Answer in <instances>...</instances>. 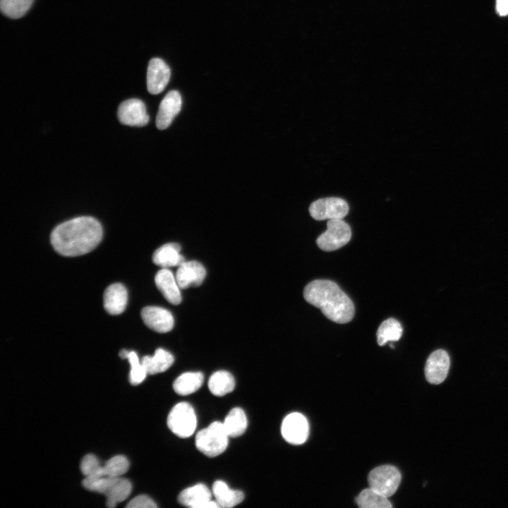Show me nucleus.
I'll list each match as a JSON object with an SVG mask.
<instances>
[{"mask_svg":"<svg viewBox=\"0 0 508 508\" xmlns=\"http://www.w3.org/2000/svg\"><path fill=\"white\" fill-rule=\"evenodd\" d=\"M281 432L284 439L289 443L301 445L308 437V423L301 413H291L283 420Z\"/></svg>","mask_w":508,"mask_h":508,"instance_id":"obj_8","label":"nucleus"},{"mask_svg":"<svg viewBox=\"0 0 508 508\" xmlns=\"http://www.w3.org/2000/svg\"><path fill=\"white\" fill-rule=\"evenodd\" d=\"M129 461L123 455H116L105 462L103 465L104 476L121 477L129 469Z\"/></svg>","mask_w":508,"mask_h":508,"instance_id":"obj_28","label":"nucleus"},{"mask_svg":"<svg viewBox=\"0 0 508 508\" xmlns=\"http://www.w3.org/2000/svg\"><path fill=\"white\" fill-rule=\"evenodd\" d=\"M235 387L233 375L226 370L214 373L208 381V387L211 393L222 397L232 392Z\"/></svg>","mask_w":508,"mask_h":508,"instance_id":"obj_22","label":"nucleus"},{"mask_svg":"<svg viewBox=\"0 0 508 508\" xmlns=\"http://www.w3.org/2000/svg\"><path fill=\"white\" fill-rule=\"evenodd\" d=\"M211 497L212 493L209 488L203 483H198L181 491L178 496V501L181 504L190 508L220 507Z\"/></svg>","mask_w":508,"mask_h":508,"instance_id":"obj_10","label":"nucleus"},{"mask_svg":"<svg viewBox=\"0 0 508 508\" xmlns=\"http://www.w3.org/2000/svg\"><path fill=\"white\" fill-rule=\"evenodd\" d=\"M171 353L163 349H157L154 356H145L142 358L141 363L149 375L162 373L169 369L174 363Z\"/></svg>","mask_w":508,"mask_h":508,"instance_id":"obj_20","label":"nucleus"},{"mask_svg":"<svg viewBox=\"0 0 508 508\" xmlns=\"http://www.w3.org/2000/svg\"><path fill=\"white\" fill-rule=\"evenodd\" d=\"M206 276L204 266L198 261H185L179 266L176 279L181 289L200 285Z\"/></svg>","mask_w":508,"mask_h":508,"instance_id":"obj_15","label":"nucleus"},{"mask_svg":"<svg viewBox=\"0 0 508 508\" xmlns=\"http://www.w3.org/2000/svg\"><path fill=\"white\" fill-rule=\"evenodd\" d=\"M212 494L220 507L230 508L240 504L244 499V494L238 490L229 488L222 480H216L212 485Z\"/></svg>","mask_w":508,"mask_h":508,"instance_id":"obj_19","label":"nucleus"},{"mask_svg":"<svg viewBox=\"0 0 508 508\" xmlns=\"http://www.w3.org/2000/svg\"><path fill=\"white\" fill-rule=\"evenodd\" d=\"M34 0H0L1 12L8 18L23 17L30 8Z\"/></svg>","mask_w":508,"mask_h":508,"instance_id":"obj_27","label":"nucleus"},{"mask_svg":"<svg viewBox=\"0 0 508 508\" xmlns=\"http://www.w3.org/2000/svg\"><path fill=\"white\" fill-rule=\"evenodd\" d=\"M351 238L350 226L342 219L327 221V230L320 234L316 243L324 251L336 250L345 246Z\"/></svg>","mask_w":508,"mask_h":508,"instance_id":"obj_5","label":"nucleus"},{"mask_svg":"<svg viewBox=\"0 0 508 508\" xmlns=\"http://www.w3.org/2000/svg\"><path fill=\"white\" fill-rule=\"evenodd\" d=\"M197 419L193 406L186 402L176 404L167 417V425L170 430L179 437L186 438L193 434Z\"/></svg>","mask_w":508,"mask_h":508,"instance_id":"obj_4","label":"nucleus"},{"mask_svg":"<svg viewBox=\"0 0 508 508\" xmlns=\"http://www.w3.org/2000/svg\"><path fill=\"white\" fill-rule=\"evenodd\" d=\"M180 251L181 246L176 243L164 244L154 252L152 261L162 268L179 266L185 262Z\"/></svg>","mask_w":508,"mask_h":508,"instance_id":"obj_18","label":"nucleus"},{"mask_svg":"<svg viewBox=\"0 0 508 508\" xmlns=\"http://www.w3.org/2000/svg\"><path fill=\"white\" fill-rule=\"evenodd\" d=\"M155 282L157 289L169 303L178 305L181 302V288L176 277L168 268H162L158 271L155 277Z\"/></svg>","mask_w":508,"mask_h":508,"instance_id":"obj_16","label":"nucleus"},{"mask_svg":"<svg viewBox=\"0 0 508 508\" xmlns=\"http://www.w3.org/2000/svg\"><path fill=\"white\" fill-rule=\"evenodd\" d=\"M128 292L125 286L120 283L109 286L104 293V308L110 315H119L126 307Z\"/></svg>","mask_w":508,"mask_h":508,"instance_id":"obj_17","label":"nucleus"},{"mask_svg":"<svg viewBox=\"0 0 508 508\" xmlns=\"http://www.w3.org/2000/svg\"><path fill=\"white\" fill-rule=\"evenodd\" d=\"M223 424L229 437L241 436L245 433L248 425L245 412L241 408L232 409L226 416Z\"/></svg>","mask_w":508,"mask_h":508,"instance_id":"obj_23","label":"nucleus"},{"mask_svg":"<svg viewBox=\"0 0 508 508\" xmlns=\"http://www.w3.org/2000/svg\"><path fill=\"white\" fill-rule=\"evenodd\" d=\"M305 300L320 309L329 320L345 324L350 322L355 313L351 298L334 282L327 279H316L308 283L303 290Z\"/></svg>","mask_w":508,"mask_h":508,"instance_id":"obj_2","label":"nucleus"},{"mask_svg":"<svg viewBox=\"0 0 508 508\" xmlns=\"http://www.w3.org/2000/svg\"><path fill=\"white\" fill-rule=\"evenodd\" d=\"M127 508H156L157 505L147 495H140L133 498L126 506Z\"/></svg>","mask_w":508,"mask_h":508,"instance_id":"obj_31","label":"nucleus"},{"mask_svg":"<svg viewBox=\"0 0 508 508\" xmlns=\"http://www.w3.org/2000/svg\"><path fill=\"white\" fill-rule=\"evenodd\" d=\"M141 317L144 323L157 332L166 333L171 331L174 327V320L172 314L161 307H145L141 310Z\"/></svg>","mask_w":508,"mask_h":508,"instance_id":"obj_14","label":"nucleus"},{"mask_svg":"<svg viewBox=\"0 0 508 508\" xmlns=\"http://www.w3.org/2000/svg\"><path fill=\"white\" fill-rule=\"evenodd\" d=\"M204 381L201 372H187L179 375L173 383L174 392L179 395H188L198 390Z\"/></svg>","mask_w":508,"mask_h":508,"instance_id":"obj_21","label":"nucleus"},{"mask_svg":"<svg viewBox=\"0 0 508 508\" xmlns=\"http://www.w3.org/2000/svg\"><path fill=\"white\" fill-rule=\"evenodd\" d=\"M182 98L177 90L169 91L160 102L156 116V126L159 130L167 128L181 109Z\"/></svg>","mask_w":508,"mask_h":508,"instance_id":"obj_11","label":"nucleus"},{"mask_svg":"<svg viewBox=\"0 0 508 508\" xmlns=\"http://www.w3.org/2000/svg\"><path fill=\"white\" fill-rule=\"evenodd\" d=\"M356 501L361 508H391L392 507L388 497L370 487L361 491Z\"/></svg>","mask_w":508,"mask_h":508,"instance_id":"obj_26","label":"nucleus"},{"mask_svg":"<svg viewBox=\"0 0 508 508\" xmlns=\"http://www.w3.org/2000/svg\"><path fill=\"white\" fill-rule=\"evenodd\" d=\"M80 468L85 477L95 478L104 476L103 465L101 464L98 458L92 454H88L83 458Z\"/></svg>","mask_w":508,"mask_h":508,"instance_id":"obj_29","label":"nucleus"},{"mask_svg":"<svg viewBox=\"0 0 508 508\" xmlns=\"http://www.w3.org/2000/svg\"><path fill=\"white\" fill-rule=\"evenodd\" d=\"M349 210L347 202L336 197L318 199L309 207L310 216L318 221L343 219L348 214Z\"/></svg>","mask_w":508,"mask_h":508,"instance_id":"obj_7","label":"nucleus"},{"mask_svg":"<svg viewBox=\"0 0 508 508\" xmlns=\"http://www.w3.org/2000/svg\"><path fill=\"white\" fill-rule=\"evenodd\" d=\"M401 476L399 471L391 465H383L373 469L368 474L369 487L389 497L397 491Z\"/></svg>","mask_w":508,"mask_h":508,"instance_id":"obj_6","label":"nucleus"},{"mask_svg":"<svg viewBox=\"0 0 508 508\" xmlns=\"http://www.w3.org/2000/svg\"><path fill=\"white\" fill-rule=\"evenodd\" d=\"M229 437L223 423L214 421L197 433L195 446L205 455L214 457L226 449Z\"/></svg>","mask_w":508,"mask_h":508,"instance_id":"obj_3","label":"nucleus"},{"mask_svg":"<svg viewBox=\"0 0 508 508\" xmlns=\"http://www.w3.org/2000/svg\"><path fill=\"white\" fill-rule=\"evenodd\" d=\"M132 484L126 478L119 477L109 490L106 493V504L108 507L113 508L119 502L125 500L131 494Z\"/></svg>","mask_w":508,"mask_h":508,"instance_id":"obj_25","label":"nucleus"},{"mask_svg":"<svg viewBox=\"0 0 508 508\" xmlns=\"http://www.w3.org/2000/svg\"><path fill=\"white\" fill-rule=\"evenodd\" d=\"M450 365L448 353L442 349L433 351L428 358L425 366V375L431 384H440L446 378Z\"/></svg>","mask_w":508,"mask_h":508,"instance_id":"obj_12","label":"nucleus"},{"mask_svg":"<svg viewBox=\"0 0 508 508\" xmlns=\"http://www.w3.org/2000/svg\"><path fill=\"white\" fill-rule=\"evenodd\" d=\"M117 115L121 123L130 126H144L150 120L145 104L138 99H129L121 103Z\"/></svg>","mask_w":508,"mask_h":508,"instance_id":"obj_9","label":"nucleus"},{"mask_svg":"<svg viewBox=\"0 0 508 508\" xmlns=\"http://www.w3.org/2000/svg\"><path fill=\"white\" fill-rule=\"evenodd\" d=\"M128 352H129L128 351H127L126 349H123L119 352V356L123 359L126 358Z\"/></svg>","mask_w":508,"mask_h":508,"instance_id":"obj_33","label":"nucleus"},{"mask_svg":"<svg viewBox=\"0 0 508 508\" xmlns=\"http://www.w3.org/2000/svg\"><path fill=\"white\" fill-rule=\"evenodd\" d=\"M131 366L129 373V381L131 385H137L141 383L147 375L146 370L139 361L138 356L135 351H129L126 358Z\"/></svg>","mask_w":508,"mask_h":508,"instance_id":"obj_30","label":"nucleus"},{"mask_svg":"<svg viewBox=\"0 0 508 508\" xmlns=\"http://www.w3.org/2000/svg\"><path fill=\"white\" fill-rule=\"evenodd\" d=\"M497 11L501 16L508 15V0H497Z\"/></svg>","mask_w":508,"mask_h":508,"instance_id":"obj_32","label":"nucleus"},{"mask_svg":"<svg viewBox=\"0 0 508 508\" xmlns=\"http://www.w3.org/2000/svg\"><path fill=\"white\" fill-rule=\"evenodd\" d=\"M101 224L95 218L83 216L56 226L51 234L54 249L66 257H75L94 250L102 238Z\"/></svg>","mask_w":508,"mask_h":508,"instance_id":"obj_1","label":"nucleus"},{"mask_svg":"<svg viewBox=\"0 0 508 508\" xmlns=\"http://www.w3.org/2000/svg\"><path fill=\"white\" fill-rule=\"evenodd\" d=\"M171 75L168 65L159 58L152 59L147 71V87L149 92L157 95L167 85Z\"/></svg>","mask_w":508,"mask_h":508,"instance_id":"obj_13","label":"nucleus"},{"mask_svg":"<svg viewBox=\"0 0 508 508\" xmlns=\"http://www.w3.org/2000/svg\"><path fill=\"white\" fill-rule=\"evenodd\" d=\"M402 326L394 318H390L383 321L377 331V341L380 346H384L387 341H398L402 335Z\"/></svg>","mask_w":508,"mask_h":508,"instance_id":"obj_24","label":"nucleus"}]
</instances>
